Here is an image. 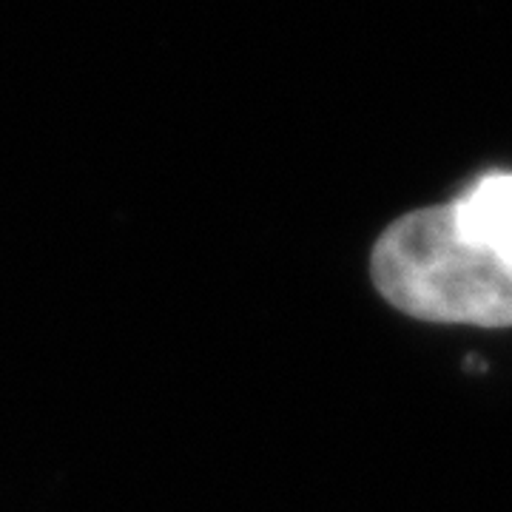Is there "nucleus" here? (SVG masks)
<instances>
[{"label": "nucleus", "mask_w": 512, "mask_h": 512, "mask_svg": "<svg viewBox=\"0 0 512 512\" xmlns=\"http://www.w3.org/2000/svg\"><path fill=\"white\" fill-rule=\"evenodd\" d=\"M370 274L384 299L413 319L512 328V268L461 231L453 202L387 225Z\"/></svg>", "instance_id": "1"}, {"label": "nucleus", "mask_w": 512, "mask_h": 512, "mask_svg": "<svg viewBox=\"0 0 512 512\" xmlns=\"http://www.w3.org/2000/svg\"><path fill=\"white\" fill-rule=\"evenodd\" d=\"M453 208L461 231L512 268V174L481 177Z\"/></svg>", "instance_id": "2"}]
</instances>
